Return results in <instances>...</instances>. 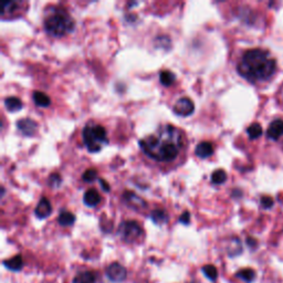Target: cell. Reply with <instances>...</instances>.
<instances>
[{"label":"cell","mask_w":283,"mask_h":283,"mask_svg":"<svg viewBox=\"0 0 283 283\" xmlns=\"http://www.w3.org/2000/svg\"><path fill=\"white\" fill-rule=\"evenodd\" d=\"M138 144L146 156L167 163L176 158L183 148V133L172 124H165L152 135L139 139Z\"/></svg>","instance_id":"6da1fadb"},{"label":"cell","mask_w":283,"mask_h":283,"mask_svg":"<svg viewBox=\"0 0 283 283\" xmlns=\"http://www.w3.org/2000/svg\"><path fill=\"white\" fill-rule=\"evenodd\" d=\"M277 69L270 53L261 49L248 50L237 65L238 73L249 82H261L270 79Z\"/></svg>","instance_id":"7a4b0ae2"},{"label":"cell","mask_w":283,"mask_h":283,"mask_svg":"<svg viewBox=\"0 0 283 283\" xmlns=\"http://www.w3.org/2000/svg\"><path fill=\"white\" fill-rule=\"evenodd\" d=\"M43 27L48 35L63 37L74 29V20L63 7L55 6L46 11Z\"/></svg>","instance_id":"3957f363"},{"label":"cell","mask_w":283,"mask_h":283,"mask_svg":"<svg viewBox=\"0 0 283 283\" xmlns=\"http://www.w3.org/2000/svg\"><path fill=\"white\" fill-rule=\"evenodd\" d=\"M82 139L87 151L91 153L100 152L109 142L104 127L96 123H87L83 127Z\"/></svg>","instance_id":"277c9868"},{"label":"cell","mask_w":283,"mask_h":283,"mask_svg":"<svg viewBox=\"0 0 283 283\" xmlns=\"http://www.w3.org/2000/svg\"><path fill=\"white\" fill-rule=\"evenodd\" d=\"M142 227L135 220H125L121 222L117 233L121 238H122L125 242H133L137 240L142 235Z\"/></svg>","instance_id":"5b68a950"},{"label":"cell","mask_w":283,"mask_h":283,"mask_svg":"<svg viewBox=\"0 0 283 283\" xmlns=\"http://www.w3.org/2000/svg\"><path fill=\"white\" fill-rule=\"evenodd\" d=\"M105 274L110 281L121 283L126 279L127 270L124 266L119 264V262H113V264L106 268Z\"/></svg>","instance_id":"8992f818"},{"label":"cell","mask_w":283,"mask_h":283,"mask_svg":"<svg viewBox=\"0 0 283 283\" xmlns=\"http://www.w3.org/2000/svg\"><path fill=\"white\" fill-rule=\"evenodd\" d=\"M173 111L179 116H188L195 111V105L190 98H180L173 106Z\"/></svg>","instance_id":"52a82bcc"},{"label":"cell","mask_w":283,"mask_h":283,"mask_svg":"<svg viewBox=\"0 0 283 283\" xmlns=\"http://www.w3.org/2000/svg\"><path fill=\"white\" fill-rule=\"evenodd\" d=\"M122 197L126 205H129L133 209H142V208L146 207V201L143 198L137 196L135 193L125 191L122 195Z\"/></svg>","instance_id":"ba28073f"},{"label":"cell","mask_w":283,"mask_h":283,"mask_svg":"<svg viewBox=\"0 0 283 283\" xmlns=\"http://www.w3.org/2000/svg\"><path fill=\"white\" fill-rule=\"evenodd\" d=\"M18 130L21 132L26 136H32L36 133L38 124L31 119H21L17 122Z\"/></svg>","instance_id":"9c48e42d"},{"label":"cell","mask_w":283,"mask_h":283,"mask_svg":"<svg viewBox=\"0 0 283 283\" xmlns=\"http://www.w3.org/2000/svg\"><path fill=\"white\" fill-rule=\"evenodd\" d=\"M52 213V206L50 204V201L48 198L42 197L39 200V203L37 204V207L35 209V215L39 219H44L46 217H49Z\"/></svg>","instance_id":"30bf717a"},{"label":"cell","mask_w":283,"mask_h":283,"mask_svg":"<svg viewBox=\"0 0 283 283\" xmlns=\"http://www.w3.org/2000/svg\"><path fill=\"white\" fill-rule=\"evenodd\" d=\"M267 136L272 140H278L281 136H283V121L275 120L269 125L267 131Z\"/></svg>","instance_id":"8fae6325"},{"label":"cell","mask_w":283,"mask_h":283,"mask_svg":"<svg viewBox=\"0 0 283 283\" xmlns=\"http://www.w3.org/2000/svg\"><path fill=\"white\" fill-rule=\"evenodd\" d=\"M195 154L197 155L199 158H208L214 154V146L210 142H200V143L196 146L195 150Z\"/></svg>","instance_id":"7c38bea8"},{"label":"cell","mask_w":283,"mask_h":283,"mask_svg":"<svg viewBox=\"0 0 283 283\" xmlns=\"http://www.w3.org/2000/svg\"><path fill=\"white\" fill-rule=\"evenodd\" d=\"M83 201L86 206L89 207H96L97 205L100 204L101 201V195L99 194V192L97 190H94V188H90V190H87L84 195H83Z\"/></svg>","instance_id":"4fadbf2b"},{"label":"cell","mask_w":283,"mask_h":283,"mask_svg":"<svg viewBox=\"0 0 283 283\" xmlns=\"http://www.w3.org/2000/svg\"><path fill=\"white\" fill-rule=\"evenodd\" d=\"M4 266L10 271H20L23 268V259L21 254H17L15 257L5 260Z\"/></svg>","instance_id":"5bb4252c"},{"label":"cell","mask_w":283,"mask_h":283,"mask_svg":"<svg viewBox=\"0 0 283 283\" xmlns=\"http://www.w3.org/2000/svg\"><path fill=\"white\" fill-rule=\"evenodd\" d=\"M73 283H97V275L92 271H82L74 277Z\"/></svg>","instance_id":"9a60e30c"},{"label":"cell","mask_w":283,"mask_h":283,"mask_svg":"<svg viewBox=\"0 0 283 283\" xmlns=\"http://www.w3.org/2000/svg\"><path fill=\"white\" fill-rule=\"evenodd\" d=\"M5 106L9 112H17L22 109V101L17 97H8L5 99Z\"/></svg>","instance_id":"2e32d148"},{"label":"cell","mask_w":283,"mask_h":283,"mask_svg":"<svg viewBox=\"0 0 283 283\" xmlns=\"http://www.w3.org/2000/svg\"><path fill=\"white\" fill-rule=\"evenodd\" d=\"M150 217L153 220L154 224L156 225H165L168 222V219H170L167 213L164 209H154L151 213Z\"/></svg>","instance_id":"e0dca14e"},{"label":"cell","mask_w":283,"mask_h":283,"mask_svg":"<svg viewBox=\"0 0 283 283\" xmlns=\"http://www.w3.org/2000/svg\"><path fill=\"white\" fill-rule=\"evenodd\" d=\"M255 275H257L255 274V271L253 270V269H250V268L241 269V270H239L237 273H235V277L246 283L253 282L255 279Z\"/></svg>","instance_id":"ac0fdd59"},{"label":"cell","mask_w":283,"mask_h":283,"mask_svg":"<svg viewBox=\"0 0 283 283\" xmlns=\"http://www.w3.org/2000/svg\"><path fill=\"white\" fill-rule=\"evenodd\" d=\"M58 221L61 226L69 227L72 226L74 224V221H76V216L68 210H62L59 214Z\"/></svg>","instance_id":"d6986e66"},{"label":"cell","mask_w":283,"mask_h":283,"mask_svg":"<svg viewBox=\"0 0 283 283\" xmlns=\"http://www.w3.org/2000/svg\"><path fill=\"white\" fill-rule=\"evenodd\" d=\"M32 100L38 106H42V107L49 106L51 103L50 98L46 96L45 93L40 92V91H36L32 93Z\"/></svg>","instance_id":"ffe728a7"},{"label":"cell","mask_w":283,"mask_h":283,"mask_svg":"<svg viewBox=\"0 0 283 283\" xmlns=\"http://www.w3.org/2000/svg\"><path fill=\"white\" fill-rule=\"evenodd\" d=\"M159 80L160 83L164 86H171L175 82V80H176V77H175V74L172 71L164 70L159 74Z\"/></svg>","instance_id":"44dd1931"},{"label":"cell","mask_w":283,"mask_h":283,"mask_svg":"<svg viewBox=\"0 0 283 283\" xmlns=\"http://www.w3.org/2000/svg\"><path fill=\"white\" fill-rule=\"evenodd\" d=\"M201 271L206 275V278L210 281H216L218 278V271L215 266L213 265H206L201 268Z\"/></svg>","instance_id":"7402d4cb"},{"label":"cell","mask_w":283,"mask_h":283,"mask_svg":"<svg viewBox=\"0 0 283 283\" xmlns=\"http://www.w3.org/2000/svg\"><path fill=\"white\" fill-rule=\"evenodd\" d=\"M211 183L215 185H221L224 184L227 179V174L224 170H216L211 174Z\"/></svg>","instance_id":"603a6c76"},{"label":"cell","mask_w":283,"mask_h":283,"mask_svg":"<svg viewBox=\"0 0 283 283\" xmlns=\"http://www.w3.org/2000/svg\"><path fill=\"white\" fill-rule=\"evenodd\" d=\"M19 3L17 2H5L2 6V17H5L6 13L11 15L13 11L19 9Z\"/></svg>","instance_id":"cb8c5ba5"},{"label":"cell","mask_w":283,"mask_h":283,"mask_svg":"<svg viewBox=\"0 0 283 283\" xmlns=\"http://www.w3.org/2000/svg\"><path fill=\"white\" fill-rule=\"evenodd\" d=\"M248 136L250 137V139H257L261 136L262 134V127L258 123H253L247 129Z\"/></svg>","instance_id":"d4e9b609"},{"label":"cell","mask_w":283,"mask_h":283,"mask_svg":"<svg viewBox=\"0 0 283 283\" xmlns=\"http://www.w3.org/2000/svg\"><path fill=\"white\" fill-rule=\"evenodd\" d=\"M98 178V172L96 170H93V168H89V170H86L83 174H82V179L86 183H92Z\"/></svg>","instance_id":"484cf974"},{"label":"cell","mask_w":283,"mask_h":283,"mask_svg":"<svg viewBox=\"0 0 283 283\" xmlns=\"http://www.w3.org/2000/svg\"><path fill=\"white\" fill-rule=\"evenodd\" d=\"M61 176L58 173H52L50 174V176L48 178V183H49V186L52 187V188H57L60 186V184H61Z\"/></svg>","instance_id":"4316f807"},{"label":"cell","mask_w":283,"mask_h":283,"mask_svg":"<svg viewBox=\"0 0 283 283\" xmlns=\"http://www.w3.org/2000/svg\"><path fill=\"white\" fill-rule=\"evenodd\" d=\"M179 222L180 224H183V225H190V222H191V214L190 211H184L183 214H181L179 216Z\"/></svg>","instance_id":"83f0119b"},{"label":"cell","mask_w":283,"mask_h":283,"mask_svg":"<svg viewBox=\"0 0 283 283\" xmlns=\"http://www.w3.org/2000/svg\"><path fill=\"white\" fill-rule=\"evenodd\" d=\"M261 206L268 209V208H271L273 206V199L269 196H264L261 198Z\"/></svg>","instance_id":"f1b7e54d"},{"label":"cell","mask_w":283,"mask_h":283,"mask_svg":"<svg viewBox=\"0 0 283 283\" xmlns=\"http://www.w3.org/2000/svg\"><path fill=\"white\" fill-rule=\"evenodd\" d=\"M99 183L101 185V187L103 188V191L104 192H110V186H109V183H107V181H105L104 179H99Z\"/></svg>","instance_id":"f546056e"},{"label":"cell","mask_w":283,"mask_h":283,"mask_svg":"<svg viewBox=\"0 0 283 283\" xmlns=\"http://www.w3.org/2000/svg\"><path fill=\"white\" fill-rule=\"evenodd\" d=\"M247 244L249 245V246H250V247H255V246H257V240H254L253 238H248L247 239Z\"/></svg>","instance_id":"4dcf8cb0"}]
</instances>
